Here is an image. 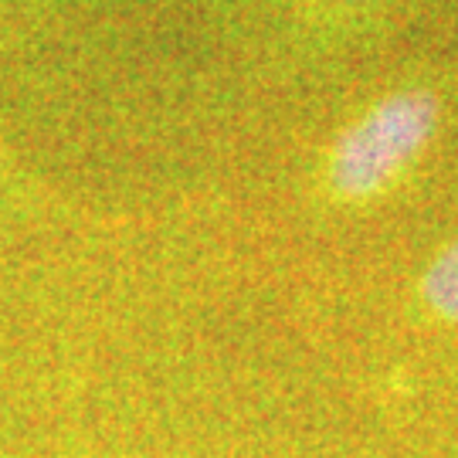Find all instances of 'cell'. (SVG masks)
Instances as JSON below:
<instances>
[{
	"label": "cell",
	"instance_id": "obj_1",
	"mask_svg": "<svg viewBox=\"0 0 458 458\" xmlns=\"http://www.w3.org/2000/svg\"><path fill=\"white\" fill-rule=\"evenodd\" d=\"M435 98L428 92H404L380 102L353 132H346L336 160L333 181L350 197H363L391 181L401 166L421 149L435 126Z\"/></svg>",
	"mask_w": 458,
	"mask_h": 458
},
{
	"label": "cell",
	"instance_id": "obj_2",
	"mask_svg": "<svg viewBox=\"0 0 458 458\" xmlns=\"http://www.w3.org/2000/svg\"><path fill=\"white\" fill-rule=\"evenodd\" d=\"M425 295L435 310L458 323V242L431 265L425 278Z\"/></svg>",
	"mask_w": 458,
	"mask_h": 458
}]
</instances>
